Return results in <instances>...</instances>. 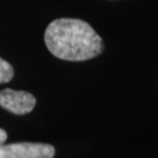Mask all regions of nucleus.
<instances>
[{"label": "nucleus", "instance_id": "obj_3", "mask_svg": "<svg viewBox=\"0 0 158 158\" xmlns=\"http://www.w3.org/2000/svg\"><path fill=\"white\" fill-rule=\"evenodd\" d=\"M36 100L32 94L23 90L4 89L0 91V107L15 115L31 113L35 107Z\"/></svg>", "mask_w": 158, "mask_h": 158}, {"label": "nucleus", "instance_id": "obj_5", "mask_svg": "<svg viewBox=\"0 0 158 158\" xmlns=\"http://www.w3.org/2000/svg\"><path fill=\"white\" fill-rule=\"evenodd\" d=\"M6 139H7V134H6L5 130L1 129V128H0V145L5 144Z\"/></svg>", "mask_w": 158, "mask_h": 158}, {"label": "nucleus", "instance_id": "obj_2", "mask_svg": "<svg viewBox=\"0 0 158 158\" xmlns=\"http://www.w3.org/2000/svg\"><path fill=\"white\" fill-rule=\"evenodd\" d=\"M55 149L45 143H13L0 145V158H53Z\"/></svg>", "mask_w": 158, "mask_h": 158}, {"label": "nucleus", "instance_id": "obj_4", "mask_svg": "<svg viewBox=\"0 0 158 158\" xmlns=\"http://www.w3.org/2000/svg\"><path fill=\"white\" fill-rule=\"evenodd\" d=\"M14 70L10 63L0 57V83L10 82L13 79Z\"/></svg>", "mask_w": 158, "mask_h": 158}, {"label": "nucleus", "instance_id": "obj_1", "mask_svg": "<svg viewBox=\"0 0 158 158\" xmlns=\"http://www.w3.org/2000/svg\"><path fill=\"white\" fill-rule=\"evenodd\" d=\"M45 44L54 56L66 61H85L103 52V41L89 23L80 19H56L45 32Z\"/></svg>", "mask_w": 158, "mask_h": 158}]
</instances>
